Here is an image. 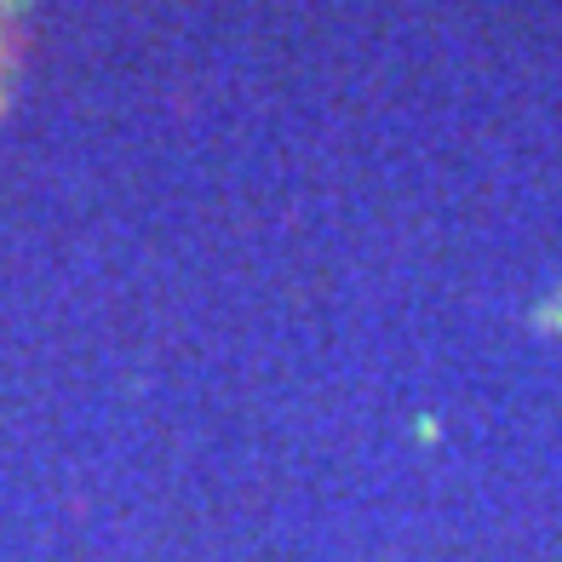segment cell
<instances>
[{"label":"cell","instance_id":"6da1fadb","mask_svg":"<svg viewBox=\"0 0 562 562\" xmlns=\"http://www.w3.org/2000/svg\"><path fill=\"white\" fill-rule=\"evenodd\" d=\"M23 0H0V98H7V69H12V30H18Z\"/></svg>","mask_w":562,"mask_h":562}]
</instances>
